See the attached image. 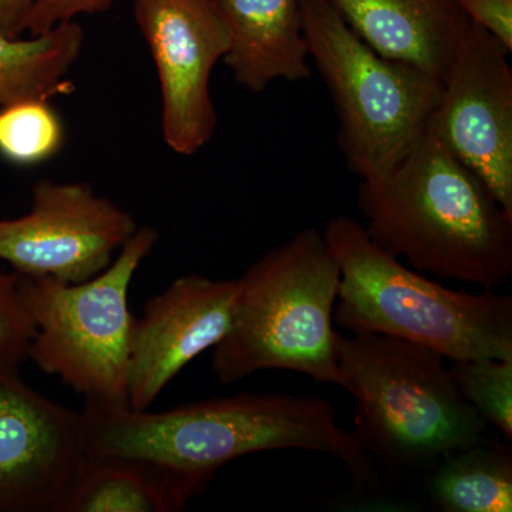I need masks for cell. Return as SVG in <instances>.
I'll use <instances>...</instances> for the list:
<instances>
[{"mask_svg":"<svg viewBox=\"0 0 512 512\" xmlns=\"http://www.w3.org/2000/svg\"><path fill=\"white\" fill-rule=\"evenodd\" d=\"M84 30L76 20L42 35L0 33V109L16 101H52L73 93L67 73L82 55Z\"/></svg>","mask_w":512,"mask_h":512,"instance_id":"16","label":"cell"},{"mask_svg":"<svg viewBox=\"0 0 512 512\" xmlns=\"http://www.w3.org/2000/svg\"><path fill=\"white\" fill-rule=\"evenodd\" d=\"M427 491L437 511L511 512V448L485 440L447 454L431 471Z\"/></svg>","mask_w":512,"mask_h":512,"instance_id":"17","label":"cell"},{"mask_svg":"<svg viewBox=\"0 0 512 512\" xmlns=\"http://www.w3.org/2000/svg\"><path fill=\"white\" fill-rule=\"evenodd\" d=\"M227 29L224 62L235 82L259 94L278 80L311 76L299 0H212Z\"/></svg>","mask_w":512,"mask_h":512,"instance_id":"14","label":"cell"},{"mask_svg":"<svg viewBox=\"0 0 512 512\" xmlns=\"http://www.w3.org/2000/svg\"><path fill=\"white\" fill-rule=\"evenodd\" d=\"M340 268L333 323L423 346L444 359H512V298L454 291L377 247L365 227L338 215L323 232Z\"/></svg>","mask_w":512,"mask_h":512,"instance_id":"4","label":"cell"},{"mask_svg":"<svg viewBox=\"0 0 512 512\" xmlns=\"http://www.w3.org/2000/svg\"><path fill=\"white\" fill-rule=\"evenodd\" d=\"M86 456L144 461L207 490L217 471L248 454L308 450L339 458L356 487L376 481V467L326 400L284 393H242L165 412L86 400Z\"/></svg>","mask_w":512,"mask_h":512,"instance_id":"1","label":"cell"},{"mask_svg":"<svg viewBox=\"0 0 512 512\" xmlns=\"http://www.w3.org/2000/svg\"><path fill=\"white\" fill-rule=\"evenodd\" d=\"M204 491L144 461L86 456L57 512H178Z\"/></svg>","mask_w":512,"mask_h":512,"instance_id":"15","label":"cell"},{"mask_svg":"<svg viewBox=\"0 0 512 512\" xmlns=\"http://www.w3.org/2000/svg\"><path fill=\"white\" fill-rule=\"evenodd\" d=\"M136 218L89 183L37 181L28 214L0 218V261L18 275L79 284L113 262Z\"/></svg>","mask_w":512,"mask_h":512,"instance_id":"8","label":"cell"},{"mask_svg":"<svg viewBox=\"0 0 512 512\" xmlns=\"http://www.w3.org/2000/svg\"><path fill=\"white\" fill-rule=\"evenodd\" d=\"M36 326L30 318L19 289L16 272H0V366H22Z\"/></svg>","mask_w":512,"mask_h":512,"instance_id":"20","label":"cell"},{"mask_svg":"<svg viewBox=\"0 0 512 512\" xmlns=\"http://www.w3.org/2000/svg\"><path fill=\"white\" fill-rule=\"evenodd\" d=\"M238 279L231 325L212 353L222 384L288 370L342 387L333 312L340 268L316 229H303Z\"/></svg>","mask_w":512,"mask_h":512,"instance_id":"5","label":"cell"},{"mask_svg":"<svg viewBox=\"0 0 512 512\" xmlns=\"http://www.w3.org/2000/svg\"><path fill=\"white\" fill-rule=\"evenodd\" d=\"M458 392L488 426L512 440V359L456 360L448 367Z\"/></svg>","mask_w":512,"mask_h":512,"instance_id":"19","label":"cell"},{"mask_svg":"<svg viewBox=\"0 0 512 512\" xmlns=\"http://www.w3.org/2000/svg\"><path fill=\"white\" fill-rule=\"evenodd\" d=\"M33 0H0V33L20 37L26 33V19Z\"/></svg>","mask_w":512,"mask_h":512,"instance_id":"23","label":"cell"},{"mask_svg":"<svg viewBox=\"0 0 512 512\" xmlns=\"http://www.w3.org/2000/svg\"><path fill=\"white\" fill-rule=\"evenodd\" d=\"M377 53L443 82L470 19L454 0H326Z\"/></svg>","mask_w":512,"mask_h":512,"instance_id":"13","label":"cell"},{"mask_svg":"<svg viewBox=\"0 0 512 512\" xmlns=\"http://www.w3.org/2000/svg\"><path fill=\"white\" fill-rule=\"evenodd\" d=\"M238 279L185 275L148 299L136 318L128 360L127 403L151 409L188 363L228 332Z\"/></svg>","mask_w":512,"mask_h":512,"instance_id":"12","label":"cell"},{"mask_svg":"<svg viewBox=\"0 0 512 512\" xmlns=\"http://www.w3.org/2000/svg\"><path fill=\"white\" fill-rule=\"evenodd\" d=\"M367 237L414 271L494 291L512 276V215L430 127L402 163L362 181Z\"/></svg>","mask_w":512,"mask_h":512,"instance_id":"2","label":"cell"},{"mask_svg":"<svg viewBox=\"0 0 512 512\" xmlns=\"http://www.w3.org/2000/svg\"><path fill=\"white\" fill-rule=\"evenodd\" d=\"M158 241L156 228L138 227L103 272L79 284L19 275L20 295L36 326L29 360L90 402L128 407L136 325L128 292Z\"/></svg>","mask_w":512,"mask_h":512,"instance_id":"7","label":"cell"},{"mask_svg":"<svg viewBox=\"0 0 512 512\" xmlns=\"http://www.w3.org/2000/svg\"><path fill=\"white\" fill-rule=\"evenodd\" d=\"M134 18L156 64L164 143L194 156L217 130L211 76L227 55L224 22L212 0H136Z\"/></svg>","mask_w":512,"mask_h":512,"instance_id":"9","label":"cell"},{"mask_svg":"<svg viewBox=\"0 0 512 512\" xmlns=\"http://www.w3.org/2000/svg\"><path fill=\"white\" fill-rule=\"evenodd\" d=\"M114 0H33L26 19V33L42 35L62 23L73 22L77 16L106 12Z\"/></svg>","mask_w":512,"mask_h":512,"instance_id":"21","label":"cell"},{"mask_svg":"<svg viewBox=\"0 0 512 512\" xmlns=\"http://www.w3.org/2000/svg\"><path fill=\"white\" fill-rule=\"evenodd\" d=\"M303 35L339 120L338 144L362 181L392 173L426 136L443 82L366 45L326 0H299Z\"/></svg>","mask_w":512,"mask_h":512,"instance_id":"6","label":"cell"},{"mask_svg":"<svg viewBox=\"0 0 512 512\" xmlns=\"http://www.w3.org/2000/svg\"><path fill=\"white\" fill-rule=\"evenodd\" d=\"M64 124L49 100L16 101L0 109V157L16 167H36L62 151Z\"/></svg>","mask_w":512,"mask_h":512,"instance_id":"18","label":"cell"},{"mask_svg":"<svg viewBox=\"0 0 512 512\" xmlns=\"http://www.w3.org/2000/svg\"><path fill=\"white\" fill-rule=\"evenodd\" d=\"M343 390L355 399L352 434L389 473H431L447 454L487 439L444 357L379 333L336 332Z\"/></svg>","mask_w":512,"mask_h":512,"instance_id":"3","label":"cell"},{"mask_svg":"<svg viewBox=\"0 0 512 512\" xmlns=\"http://www.w3.org/2000/svg\"><path fill=\"white\" fill-rule=\"evenodd\" d=\"M470 22L487 30L511 53L512 0H454Z\"/></svg>","mask_w":512,"mask_h":512,"instance_id":"22","label":"cell"},{"mask_svg":"<svg viewBox=\"0 0 512 512\" xmlns=\"http://www.w3.org/2000/svg\"><path fill=\"white\" fill-rule=\"evenodd\" d=\"M86 458L80 412L0 366V512H57Z\"/></svg>","mask_w":512,"mask_h":512,"instance_id":"11","label":"cell"},{"mask_svg":"<svg viewBox=\"0 0 512 512\" xmlns=\"http://www.w3.org/2000/svg\"><path fill=\"white\" fill-rule=\"evenodd\" d=\"M507 49L471 23L443 77L431 128L512 215V69Z\"/></svg>","mask_w":512,"mask_h":512,"instance_id":"10","label":"cell"}]
</instances>
